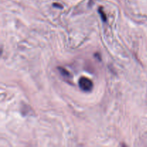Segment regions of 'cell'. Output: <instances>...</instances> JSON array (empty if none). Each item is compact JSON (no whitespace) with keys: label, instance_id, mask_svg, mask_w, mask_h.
<instances>
[{"label":"cell","instance_id":"obj_2","mask_svg":"<svg viewBox=\"0 0 147 147\" xmlns=\"http://www.w3.org/2000/svg\"><path fill=\"white\" fill-rule=\"evenodd\" d=\"M58 70L59 71H60V73H61L62 76H63V77H69V76H70V73H69V72L67 71V70H65V68H63V67H59Z\"/></svg>","mask_w":147,"mask_h":147},{"label":"cell","instance_id":"obj_3","mask_svg":"<svg viewBox=\"0 0 147 147\" xmlns=\"http://www.w3.org/2000/svg\"><path fill=\"white\" fill-rule=\"evenodd\" d=\"M99 13H100V14H101V17H102V19H103V21L106 22V15H105V13L103 12V10L101 9V8L99 9Z\"/></svg>","mask_w":147,"mask_h":147},{"label":"cell","instance_id":"obj_1","mask_svg":"<svg viewBox=\"0 0 147 147\" xmlns=\"http://www.w3.org/2000/svg\"><path fill=\"white\" fill-rule=\"evenodd\" d=\"M79 87L83 91L90 92L93 88V83L91 80L86 77H81L78 82Z\"/></svg>","mask_w":147,"mask_h":147}]
</instances>
